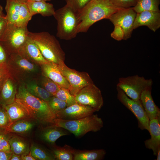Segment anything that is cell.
<instances>
[{
    "label": "cell",
    "mask_w": 160,
    "mask_h": 160,
    "mask_svg": "<svg viewBox=\"0 0 160 160\" xmlns=\"http://www.w3.org/2000/svg\"><path fill=\"white\" fill-rule=\"evenodd\" d=\"M15 101L24 108L32 119L41 124H52L57 118L48 102L31 94L24 85H21L17 90Z\"/></svg>",
    "instance_id": "6da1fadb"
},
{
    "label": "cell",
    "mask_w": 160,
    "mask_h": 160,
    "mask_svg": "<svg viewBox=\"0 0 160 160\" xmlns=\"http://www.w3.org/2000/svg\"><path fill=\"white\" fill-rule=\"evenodd\" d=\"M121 9L113 4L110 0H91L78 13L79 22L78 33L87 32L94 23L108 19Z\"/></svg>",
    "instance_id": "7a4b0ae2"
},
{
    "label": "cell",
    "mask_w": 160,
    "mask_h": 160,
    "mask_svg": "<svg viewBox=\"0 0 160 160\" xmlns=\"http://www.w3.org/2000/svg\"><path fill=\"white\" fill-rule=\"evenodd\" d=\"M28 36L47 61L57 64L64 62L65 54L59 41L54 36L46 31L29 32Z\"/></svg>",
    "instance_id": "3957f363"
},
{
    "label": "cell",
    "mask_w": 160,
    "mask_h": 160,
    "mask_svg": "<svg viewBox=\"0 0 160 160\" xmlns=\"http://www.w3.org/2000/svg\"><path fill=\"white\" fill-rule=\"evenodd\" d=\"M53 16L57 22L56 36L57 37L68 40L76 37L79 23L76 12L66 4L55 10Z\"/></svg>",
    "instance_id": "277c9868"
},
{
    "label": "cell",
    "mask_w": 160,
    "mask_h": 160,
    "mask_svg": "<svg viewBox=\"0 0 160 160\" xmlns=\"http://www.w3.org/2000/svg\"><path fill=\"white\" fill-rule=\"evenodd\" d=\"M52 124L66 129L77 137L82 136L90 132L99 131L103 127L102 119L97 114H93L75 120H66L57 118L54 120Z\"/></svg>",
    "instance_id": "5b68a950"
},
{
    "label": "cell",
    "mask_w": 160,
    "mask_h": 160,
    "mask_svg": "<svg viewBox=\"0 0 160 160\" xmlns=\"http://www.w3.org/2000/svg\"><path fill=\"white\" fill-rule=\"evenodd\" d=\"M27 27L7 23L0 38V43L9 55L17 53L28 37Z\"/></svg>",
    "instance_id": "8992f818"
},
{
    "label": "cell",
    "mask_w": 160,
    "mask_h": 160,
    "mask_svg": "<svg viewBox=\"0 0 160 160\" xmlns=\"http://www.w3.org/2000/svg\"><path fill=\"white\" fill-rule=\"evenodd\" d=\"M152 79H146L143 76L135 75L119 78L116 86L130 98L140 101V97L142 92L146 88L152 87Z\"/></svg>",
    "instance_id": "52a82bcc"
},
{
    "label": "cell",
    "mask_w": 160,
    "mask_h": 160,
    "mask_svg": "<svg viewBox=\"0 0 160 160\" xmlns=\"http://www.w3.org/2000/svg\"><path fill=\"white\" fill-rule=\"evenodd\" d=\"M58 65L61 73L69 84V90L75 96L84 87L94 84L87 73L71 68L65 64L64 61Z\"/></svg>",
    "instance_id": "ba28073f"
},
{
    "label": "cell",
    "mask_w": 160,
    "mask_h": 160,
    "mask_svg": "<svg viewBox=\"0 0 160 160\" xmlns=\"http://www.w3.org/2000/svg\"><path fill=\"white\" fill-rule=\"evenodd\" d=\"M9 60L10 66H7L10 76L17 81L23 80L37 71L36 64L18 53L10 55Z\"/></svg>",
    "instance_id": "9c48e42d"
},
{
    "label": "cell",
    "mask_w": 160,
    "mask_h": 160,
    "mask_svg": "<svg viewBox=\"0 0 160 160\" xmlns=\"http://www.w3.org/2000/svg\"><path fill=\"white\" fill-rule=\"evenodd\" d=\"M76 103L80 105L99 111L103 105L101 91L94 84L87 86L75 95Z\"/></svg>",
    "instance_id": "30bf717a"
},
{
    "label": "cell",
    "mask_w": 160,
    "mask_h": 160,
    "mask_svg": "<svg viewBox=\"0 0 160 160\" xmlns=\"http://www.w3.org/2000/svg\"><path fill=\"white\" fill-rule=\"evenodd\" d=\"M116 88L118 100L134 115L137 120L138 127L142 130L146 129L149 132V119L141 102L130 98L119 87L116 86Z\"/></svg>",
    "instance_id": "8fae6325"
},
{
    "label": "cell",
    "mask_w": 160,
    "mask_h": 160,
    "mask_svg": "<svg viewBox=\"0 0 160 160\" xmlns=\"http://www.w3.org/2000/svg\"><path fill=\"white\" fill-rule=\"evenodd\" d=\"M137 13L133 7L120 9L111 15L109 19L114 25H119L123 30L124 40H127L131 36L133 25Z\"/></svg>",
    "instance_id": "7c38bea8"
},
{
    "label": "cell",
    "mask_w": 160,
    "mask_h": 160,
    "mask_svg": "<svg viewBox=\"0 0 160 160\" xmlns=\"http://www.w3.org/2000/svg\"><path fill=\"white\" fill-rule=\"evenodd\" d=\"M17 53L32 63L40 66L49 62L44 57L37 46L29 36Z\"/></svg>",
    "instance_id": "4fadbf2b"
},
{
    "label": "cell",
    "mask_w": 160,
    "mask_h": 160,
    "mask_svg": "<svg viewBox=\"0 0 160 160\" xmlns=\"http://www.w3.org/2000/svg\"><path fill=\"white\" fill-rule=\"evenodd\" d=\"M95 111L92 108L77 103L67 107L56 114L57 118L66 120H75L92 115Z\"/></svg>",
    "instance_id": "5bb4252c"
},
{
    "label": "cell",
    "mask_w": 160,
    "mask_h": 160,
    "mask_svg": "<svg viewBox=\"0 0 160 160\" xmlns=\"http://www.w3.org/2000/svg\"><path fill=\"white\" fill-rule=\"evenodd\" d=\"M142 26H146L155 32L160 27V12L145 11L137 13L133 29Z\"/></svg>",
    "instance_id": "9a60e30c"
},
{
    "label": "cell",
    "mask_w": 160,
    "mask_h": 160,
    "mask_svg": "<svg viewBox=\"0 0 160 160\" xmlns=\"http://www.w3.org/2000/svg\"><path fill=\"white\" fill-rule=\"evenodd\" d=\"M40 66L43 76L50 79L60 87L69 89V84L60 71L57 64L49 61Z\"/></svg>",
    "instance_id": "2e32d148"
},
{
    "label": "cell",
    "mask_w": 160,
    "mask_h": 160,
    "mask_svg": "<svg viewBox=\"0 0 160 160\" xmlns=\"http://www.w3.org/2000/svg\"><path fill=\"white\" fill-rule=\"evenodd\" d=\"M152 87L145 89L142 93L140 101L149 120L160 119V110L155 104L151 95Z\"/></svg>",
    "instance_id": "e0dca14e"
},
{
    "label": "cell",
    "mask_w": 160,
    "mask_h": 160,
    "mask_svg": "<svg viewBox=\"0 0 160 160\" xmlns=\"http://www.w3.org/2000/svg\"><path fill=\"white\" fill-rule=\"evenodd\" d=\"M149 128L151 137L145 141V145L147 148L152 150L154 155L156 156L160 149V120H149Z\"/></svg>",
    "instance_id": "ac0fdd59"
},
{
    "label": "cell",
    "mask_w": 160,
    "mask_h": 160,
    "mask_svg": "<svg viewBox=\"0 0 160 160\" xmlns=\"http://www.w3.org/2000/svg\"><path fill=\"white\" fill-rule=\"evenodd\" d=\"M43 128L40 134L41 140L44 143L54 146L56 141L60 137L69 134L66 129L53 124Z\"/></svg>",
    "instance_id": "d6986e66"
},
{
    "label": "cell",
    "mask_w": 160,
    "mask_h": 160,
    "mask_svg": "<svg viewBox=\"0 0 160 160\" xmlns=\"http://www.w3.org/2000/svg\"><path fill=\"white\" fill-rule=\"evenodd\" d=\"M26 3L32 16L40 14L43 17H49L53 16L55 12L53 4L45 1H28Z\"/></svg>",
    "instance_id": "ffe728a7"
},
{
    "label": "cell",
    "mask_w": 160,
    "mask_h": 160,
    "mask_svg": "<svg viewBox=\"0 0 160 160\" xmlns=\"http://www.w3.org/2000/svg\"><path fill=\"white\" fill-rule=\"evenodd\" d=\"M4 106L11 123L20 120L32 119L24 108L16 101Z\"/></svg>",
    "instance_id": "44dd1931"
},
{
    "label": "cell",
    "mask_w": 160,
    "mask_h": 160,
    "mask_svg": "<svg viewBox=\"0 0 160 160\" xmlns=\"http://www.w3.org/2000/svg\"><path fill=\"white\" fill-rule=\"evenodd\" d=\"M1 91V97L4 106L15 102L17 90L13 79L11 76L7 79Z\"/></svg>",
    "instance_id": "7402d4cb"
},
{
    "label": "cell",
    "mask_w": 160,
    "mask_h": 160,
    "mask_svg": "<svg viewBox=\"0 0 160 160\" xmlns=\"http://www.w3.org/2000/svg\"><path fill=\"white\" fill-rule=\"evenodd\" d=\"M106 153L103 149L80 150L73 149V160H100Z\"/></svg>",
    "instance_id": "603a6c76"
},
{
    "label": "cell",
    "mask_w": 160,
    "mask_h": 160,
    "mask_svg": "<svg viewBox=\"0 0 160 160\" xmlns=\"http://www.w3.org/2000/svg\"><path fill=\"white\" fill-rule=\"evenodd\" d=\"M32 119L20 120L12 122L6 127L7 133L23 134L30 131L35 125Z\"/></svg>",
    "instance_id": "cb8c5ba5"
},
{
    "label": "cell",
    "mask_w": 160,
    "mask_h": 160,
    "mask_svg": "<svg viewBox=\"0 0 160 160\" xmlns=\"http://www.w3.org/2000/svg\"><path fill=\"white\" fill-rule=\"evenodd\" d=\"M11 151L20 155L26 154L30 152V147L28 143L23 138L17 136H14L9 139Z\"/></svg>",
    "instance_id": "d4e9b609"
},
{
    "label": "cell",
    "mask_w": 160,
    "mask_h": 160,
    "mask_svg": "<svg viewBox=\"0 0 160 160\" xmlns=\"http://www.w3.org/2000/svg\"><path fill=\"white\" fill-rule=\"evenodd\" d=\"M5 7L7 14L5 16L7 23L16 25L17 22L21 4L12 0H6Z\"/></svg>",
    "instance_id": "484cf974"
},
{
    "label": "cell",
    "mask_w": 160,
    "mask_h": 160,
    "mask_svg": "<svg viewBox=\"0 0 160 160\" xmlns=\"http://www.w3.org/2000/svg\"><path fill=\"white\" fill-rule=\"evenodd\" d=\"M25 86L27 90L31 94L47 102L53 96L42 87L39 86L34 82H29Z\"/></svg>",
    "instance_id": "4316f807"
},
{
    "label": "cell",
    "mask_w": 160,
    "mask_h": 160,
    "mask_svg": "<svg viewBox=\"0 0 160 160\" xmlns=\"http://www.w3.org/2000/svg\"><path fill=\"white\" fill-rule=\"evenodd\" d=\"M30 152L32 155L36 160H55L51 151L35 143H33L31 145Z\"/></svg>",
    "instance_id": "83f0119b"
},
{
    "label": "cell",
    "mask_w": 160,
    "mask_h": 160,
    "mask_svg": "<svg viewBox=\"0 0 160 160\" xmlns=\"http://www.w3.org/2000/svg\"><path fill=\"white\" fill-rule=\"evenodd\" d=\"M160 0H138L133 9L137 13L145 11L160 12Z\"/></svg>",
    "instance_id": "f1b7e54d"
},
{
    "label": "cell",
    "mask_w": 160,
    "mask_h": 160,
    "mask_svg": "<svg viewBox=\"0 0 160 160\" xmlns=\"http://www.w3.org/2000/svg\"><path fill=\"white\" fill-rule=\"evenodd\" d=\"M73 148L67 145L63 147L55 146L51 151L55 160H73Z\"/></svg>",
    "instance_id": "f546056e"
},
{
    "label": "cell",
    "mask_w": 160,
    "mask_h": 160,
    "mask_svg": "<svg viewBox=\"0 0 160 160\" xmlns=\"http://www.w3.org/2000/svg\"><path fill=\"white\" fill-rule=\"evenodd\" d=\"M32 16L30 12L27 3H22L16 25L20 27H27L28 24Z\"/></svg>",
    "instance_id": "4dcf8cb0"
},
{
    "label": "cell",
    "mask_w": 160,
    "mask_h": 160,
    "mask_svg": "<svg viewBox=\"0 0 160 160\" xmlns=\"http://www.w3.org/2000/svg\"><path fill=\"white\" fill-rule=\"evenodd\" d=\"M55 96L65 102L67 106L76 103L75 96L72 94L68 89L60 87Z\"/></svg>",
    "instance_id": "1f68e13d"
},
{
    "label": "cell",
    "mask_w": 160,
    "mask_h": 160,
    "mask_svg": "<svg viewBox=\"0 0 160 160\" xmlns=\"http://www.w3.org/2000/svg\"><path fill=\"white\" fill-rule=\"evenodd\" d=\"M48 103L51 109L55 115L67 107L65 102L55 96L51 97Z\"/></svg>",
    "instance_id": "d6a6232c"
},
{
    "label": "cell",
    "mask_w": 160,
    "mask_h": 160,
    "mask_svg": "<svg viewBox=\"0 0 160 160\" xmlns=\"http://www.w3.org/2000/svg\"><path fill=\"white\" fill-rule=\"evenodd\" d=\"M41 83L42 87L53 96L55 95L60 87L52 80L44 76Z\"/></svg>",
    "instance_id": "836d02e7"
},
{
    "label": "cell",
    "mask_w": 160,
    "mask_h": 160,
    "mask_svg": "<svg viewBox=\"0 0 160 160\" xmlns=\"http://www.w3.org/2000/svg\"><path fill=\"white\" fill-rule=\"evenodd\" d=\"M77 13L79 12L91 0H63Z\"/></svg>",
    "instance_id": "e575fe53"
},
{
    "label": "cell",
    "mask_w": 160,
    "mask_h": 160,
    "mask_svg": "<svg viewBox=\"0 0 160 160\" xmlns=\"http://www.w3.org/2000/svg\"><path fill=\"white\" fill-rule=\"evenodd\" d=\"M6 62L0 63V91L7 79L10 76Z\"/></svg>",
    "instance_id": "d590c367"
},
{
    "label": "cell",
    "mask_w": 160,
    "mask_h": 160,
    "mask_svg": "<svg viewBox=\"0 0 160 160\" xmlns=\"http://www.w3.org/2000/svg\"><path fill=\"white\" fill-rule=\"evenodd\" d=\"M115 6L122 9L134 7L138 0H110Z\"/></svg>",
    "instance_id": "8d00e7d4"
},
{
    "label": "cell",
    "mask_w": 160,
    "mask_h": 160,
    "mask_svg": "<svg viewBox=\"0 0 160 160\" xmlns=\"http://www.w3.org/2000/svg\"><path fill=\"white\" fill-rule=\"evenodd\" d=\"M113 31L111 33V37L117 41L124 40V32L121 26L119 25L115 24Z\"/></svg>",
    "instance_id": "74e56055"
},
{
    "label": "cell",
    "mask_w": 160,
    "mask_h": 160,
    "mask_svg": "<svg viewBox=\"0 0 160 160\" xmlns=\"http://www.w3.org/2000/svg\"><path fill=\"white\" fill-rule=\"evenodd\" d=\"M11 123L4 108H0V127H6Z\"/></svg>",
    "instance_id": "f35d334b"
},
{
    "label": "cell",
    "mask_w": 160,
    "mask_h": 160,
    "mask_svg": "<svg viewBox=\"0 0 160 160\" xmlns=\"http://www.w3.org/2000/svg\"><path fill=\"white\" fill-rule=\"evenodd\" d=\"M0 151L6 152H11L9 139L5 136L0 142Z\"/></svg>",
    "instance_id": "ab89813d"
},
{
    "label": "cell",
    "mask_w": 160,
    "mask_h": 160,
    "mask_svg": "<svg viewBox=\"0 0 160 160\" xmlns=\"http://www.w3.org/2000/svg\"><path fill=\"white\" fill-rule=\"evenodd\" d=\"M7 52L0 43V63L6 62L7 57Z\"/></svg>",
    "instance_id": "60d3db41"
},
{
    "label": "cell",
    "mask_w": 160,
    "mask_h": 160,
    "mask_svg": "<svg viewBox=\"0 0 160 160\" xmlns=\"http://www.w3.org/2000/svg\"><path fill=\"white\" fill-rule=\"evenodd\" d=\"M7 23L5 17L0 18V38L3 34Z\"/></svg>",
    "instance_id": "b9f144b4"
},
{
    "label": "cell",
    "mask_w": 160,
    "mask_h": 160,
    "mask_svg": "<svg viewBox=\"0 0 160 160\" xmlns=\"http://www.w3.org/2000/svg\"><path fill=\"white\" fill-rule=\"evenodd\" d=\"M12 152H6L0 151V160H10Z\"/></svg>",
    "instance_id": "7bdbcfd3"
},
{
    "label": "cell",
    "mask_w": 160,
    "mask_h": 160,
    "mask_svg": "<svg viewBox=\"0 0 160 160\" xmlns=\"http://www.w3.org/2000/svg\"><path fill=\"white\" fill-rule=\"evenodd\" d=\"M21 156L23 160H36V159L32 155L31 152L26 154L22 155Z\"/></svg>",
    "instance_id": "ee69618b"
},
{
    "label": "cell",
    "mask_w": 160,
    "mask_h": 160,
    "mask_svg": "<svg viewBox=\"0 0 160 160\" xmlns=\"http://www.w3.org/2000/svg\"><path fill=\"white\" fill-rule=\"evenodd\" d=\"M11 160H22L21 156L17 155L12 153L10 159Z\"/></svg>",
    "instance_id": "f6af8a7d"
},
{
    "label": "cell",
    "mask_w": 160,
    "mask_h": 160,
    "mask_svg": "<svg viewBox=\"0 0 160 160\" xmlns=\"http://www.w3.org/2000/svg\"><path fill=\"white\" fill-rule=\"evenodd\" d=\"M5 15L3 12L2 7L0 5V18L5 17Z\"/></svg>",
    "instance_id": "bcb514c9"
},
{
    "label": "cell",
    "mask_w": 160,
    "mask_h": 160,
    "mask_svg": "<svg viewBox=\"0 0 160 160\" xmlns=\"http://www.w3.org/2000/svg\"><path fill=\"white\" fill-rule=\"evenodd\" d=\"M20 3H26L28 0H12Z\"/></svg>",
    "instance_id": "7dc6e473"
},
{
    "label": "cell",
    "mask_w": 160,
    "mask_h": 160,
    "mask_svg": "<svg viewBox=\"0 0 160 160\" xmlns=\"http://www.w3.org/2000/svg\"><path fill=\"white\" fill-rule=\"evenodd\" d=\"M157 158L156 160H160V149H159L157 152Z\"/></svg>",
    "instance_id": "c3c4849f"
},
{
    "label": "cell",
    "mask_w": 160,
    "mask_h": 160,
    "mask_svg": "<svg viewBox=\"0 0 160 160\" xmlns=\"http://www.w3.org/2000/svg\"><path fill=\"white\" fill-rule=\"evenodd\" d=\"M52 0H28V1H50Z\"/></svg>",
    "instance_id": "681fc988"
},
{
    "label": "cell",
    "mask_w": 160,
    "mask_h": 160,
    "mask_svg": "<svg viewBox=\"0 0 160 160\" xmlns=\"http://www.w3.org/2000/svg\"><path fill=\"white\" fill-rule=\"evenodd\" d=\"M5 136V135L3 134H0V142L1 139Z\"/></svg>",
    "instance_id": "f907efd6"
}]
</instances>
